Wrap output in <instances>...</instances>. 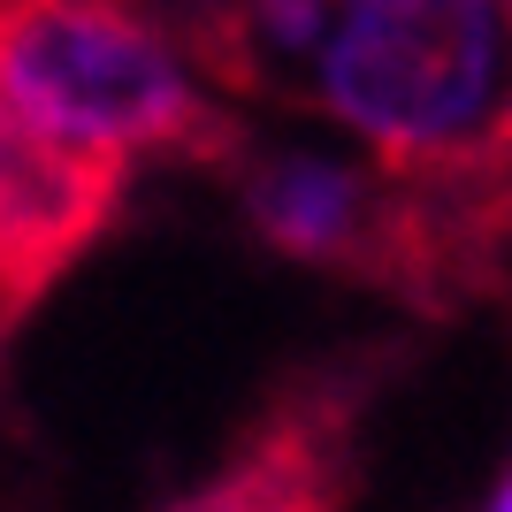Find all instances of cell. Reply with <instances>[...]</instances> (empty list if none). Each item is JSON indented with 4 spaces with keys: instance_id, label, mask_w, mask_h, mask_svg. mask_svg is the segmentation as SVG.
Returning a JSON list of instances; mask_svg holds the SVG:
<instances>
[{
    "instance_id": "cell-1",
    "label": "cell",
    "mask_w": 512,
    "mask_h": 512,
    "mask_svg": "<svg viewBox=\"0 0 512 512\" xmlns=\"http://www.w3.org/2000/svg\"><path fill=\"white\" fill-rule=\"evenodd\" d=\"M299 100L390 184H459L512 161L505 0H337Z\"/></svg>"
},
{
    "instance_id": "cell-2",
    "label": "cell",
    "mask_w": 512,
    "mask_h": 512,
    "mask_svg": "<svg viewBox=\"0 0 512 512\" xmlns=\"http://www.w3.org/2000/svg\"><path fill=\"white\" fill-rule=\"evenodd\" d=\"M0 115L92 169H138L153 153L214 146V77L176 16L107 0L0 8Z\"/></svg>"
},
{
    "instance_id": "cell-3",
    "label": "cell",
    "mask_w": 512,
    "mask_h": 512,
    "mask_svg": "<svg viewBox=\"0 0 512 512\" xmlns=\"http://www.w3.org/2000/svg\"><path fill=\"white\" fill-rule=\"evenodd\" d=\"M237 207L268 253L306 268H360L398 237V184L337 138H291L253 153L237 176Z\"/></svg>"
},
{
    "instance_id": "cell-4",
    "label": "cell",
    "mask_w": 512,
    "mask_h": 512,
    "mask_svg": "<svg viewBox=\"0 0 512 512\" xmlns=\"http://www.w3.org/2000/svg\"><path fill=\"white\" fill-rule=\"evenodd\" d=\"M474 512H512V451H505V467H497V482L482 490V505Z\"/></svg>"
},
{
    "instance_id": "cell-5",
    "label": "cell",
    "mask_w": 512,
    "mask_h": 512,
    "mask_svg": "<svg viewBox=\"0 0 512 512\" xmlns=\"http://www.w3.org/2000/svg\"><path fill=\"white\" fill-rule=\"evenodd\" d=\"M0 329H8V314H0Z\"/></svg>"
}]
</instances>
